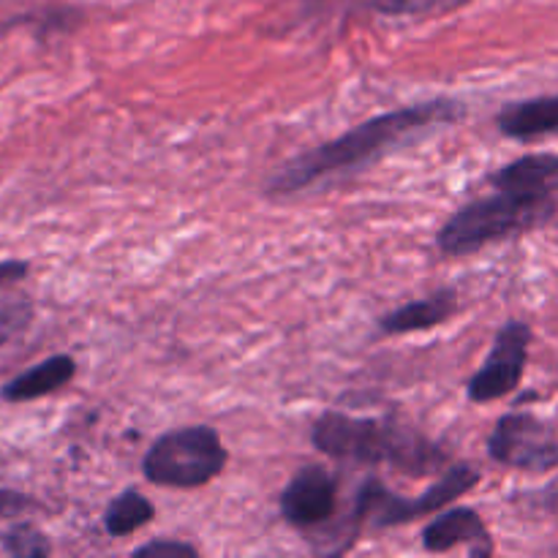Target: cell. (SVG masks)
I'll use <instances>...</instances> for the list:
<instances>
[{"label":"cell","instance_id":"13","mask_svg":"<svg viewBox=\"0 0 558 558\" xmlns=\"http://www.w3.org/2000/svg\"><path fill=\"white\" fill-rule=\"evenodd\" d=\"M499 191H521V194H554L558 189V156L556 153H532L507 163L494 178Z\"/></svg>","mask_w":558,"mask_h":558},{"label":"cell","instance_id":"18","mask_svg":"<svg viewBox=\"0 0 558 558\" xmlns=\"http://www.w3.org/2000/svg\"><path fill=\"white\" fill-rule=\"evenodd\" d=\"M25 507H31V499H25L22 494H14V490H0V518L16 515Z\"/></svg>","mask_w":558,"mask_h":558},{"label":"cell","instance_id":"4","mask_svg":"<svg viewBox=\"0 0 558 558\" xmlns=\"http://www.w3.org/2000/svg\"><path fill=\"white\" fill-rule=\"evenodd\" d=\"M227 466L223 441L210 425H189L169 430L147 450L142 472L161 488H202Z\"/></svg>","mask_w":558,"mask_h":558},{"label":"cell","instance_id":"16","mask_svg":"<svg viewBox=\"0 0 558 558\" xmlns=\"http://www.w3.org/2000/svg\"><path fill=\"white\" fill-rule=\"evenodd\" d=\"M33 322V305L25 298H0V349L27 330Z\"/></svg>","mask_w":558,"mask_h":558},{"label":"cell","instance_id":"11","mask_svg":"<svg viewBox=\"0 0 558 558\" xmlns=\"http://www.w3.org/2000/svg\"><path fill=\"white\" fill-rule=\"evenodd\" d=\"M499 131L510 140H537L558 131V96L526 98V101H512L496 118Z\"/></svg>","mask_w":558,"mask_h":558},{"label":"cell","instance_id":"8","mask_svg":"<svg viewBox=\"0 0 558 558\" xmlns=\"http://www.w3.org/2000/svg\"><path fill=\"white\" fill-rule=\"evenodd\" d=\"M338 505V485L322 466H305L281 494L283 521L298 529H314L330 521Z\"/></svg>","mask_w":558,"mask_h":558},{"label":"cell","instance_id":"19","mask_svg":"<svg viewBox=\"0 0 558 558\" xmlns=\"http://www.w3.org/2000/svg\"><path fill=\"white\" fill-rule=\"evenodd\" d=\"M25 276H27V262H20V259L0 262V283L20 281V278Z\"/></svg>","mask_w":558,"mask_h":558},{"label":"cell","instance_id":"17","mask_svg":"<svg viewBox=\"0 0 558 558\" xmlns=\"http://www.w3.org/2000/svg\"><path fill=\"white\" fill-rule=\"evenodd\" d=\"M136 558H196L199 550L189 543H180V539H153V543L142 545L134 550Z\"/></svg>","mask_w":558,"mask_h":558},{"label":"cell","instance_id":"3","mask_svg":"<svg viewBox=\"0 0 558 558\" xmlns=\"http://www.w3.org/2000/svg\"><path fill=\"white\" fill-rule=\"evenodd\" d=\"M556 216L554 194H521L499 191L458 210L439 232V248L450 256H466L494 240L529 232Z\"/></svg>","mask_w":558,"mask_h":558},{"label":"cell","instance_id":"9","mask_svg":"<svg viewBox=\"0 0 558 558\" xmlns=\"http://www.w3.org/2000/svg\"><path fill=\"white\" fill-rule=\"evenodd\" d=\"M423 545L430 554H447V550L461 548V545H466L472 556L494 554V539H490L483 518L469 507H456V510L445 512L434 523H428V529L423 532Z\"/></svg>","mask_w":558,"mask_h":558},{"label":"cell","instance_id":"10","mask_svg":"<svg viewBox=\"0 0 558 558\" xmlns=\"http://www.w3.org/2000/svg\"><path fill=\"white\" fill-rule=\"evenodd\" d=\"M458 308V298L452 289H439L425 300H412L401 308L390 311L379 319V330L385 336H407V332L430 330L436 325H445Z\"/></svg>","mask_w":558,"mask_h":558},{"label":"cell","instance_id":"12","mask_svg":"<svg viewBox=\"0 0 558 558\" xmlns=\"http://www.w3.org/2000/svg\"><path fill=\"white\" fill-rule=\"evenodd\" d=\"M76 374V363L69 354H54V357H47L44 363L33 365L25 374L14 376L9 385L3 387L0 398L9 403H25L36 401V398L49 396V392L60 390V387L69 385Z\"/></svg>","mask_w":558,"mask_h":558},{"label":"cell","instance_id":"2","mask_svg":"<svg viewBox=\"0 0 558 558\" xmlns=\"http://www.w3.org/2000/svg\"><path fill=\"white\" fill-rule=\"evenodd\" d=\"M311 441L325 456L338 461L390 463L403 474L423 477L445 463V452L423 434L396 420L352 417L343 412H325L314 425Z\"/></svg>","mask_w":558,"mask_h":558},{"label":"cell","instance_id":"1","mask_svg":"<svg viewBox=\"0 0 558 558\" xmlns=\"http://www.w3.org/2000/svg\"><path fill=\"white\" fill-rule=\"evenodd\" d=\"M463 112L466 109H463L461 101L436 98V101H423L417 107H403L396 109V112L376 114V118L354 125L347 134L336 136V140L325 142V145L314 147V150L300 153L298 158H292L270 180L267 191L272 196L298 194V191L308 189L311 183L327 178V174L347 172V169L360 167V163L374 161L381 153L396 147L398 142L409 140V136L420 134V131L430 129V125L456 123Z\"/></svg>","mask_w":558,"mask_h":558},{"label":"cell","instance_id":"7","mask_svg":"<svg viewBox=\"0 0 558 558\" xmlns=\"http://www.w3.org/2000/svg\"><path fill=\"white\" fill-rule=\"evenodd\" d=\"M529 347H532V327L521 319H512L496 332L494 349L483 368L469 379V401L490 403L510 396L523 379L529 360Z\"/></svg>","mask_w":558,"mask_h":558},{"label":"cell","instance_id":"6","mask_svg":"<svg viewBox=\"0 0 558 558\" xmlns=\"http://www.w3.org/2000/svg\"><path fill=\"white\" fill-rule=\"evenodd\" d=\"M477 483L480 472L472 463H456V466L447 469L445 477H441L434 488L425 490L420 499H401V496H396L392 490H387L385 485H376L368 501V523L376 529H387L417 521V518L423 515H434L436 510H441V507L452 505V501L461 499L463 494H469Z\"/></svg>","mask_w":558,"mask_h":558},{"label":"cell","instance_id":"5","mask_svg":"<svg viewBox=\"0 0 558 558\" xmlns=\"http://www.w3.org/2000/svg\"><path fill=\"white\" fill-rule=\"evenodd\" d=\"M488 452L501 466L518 472H554L558 469V434L550 423L529 412H510L496 423Z\"/></svg>","mask_w":558,"mask_h":558},{"label":"cell","instance_id":"14","mask_svg":"<svg viewBox=\"0 0 558 558\" xmlns=\"http://www.w3.org/2000/svg\"><path fill=\"white\" fill-rule=\"evenodd\" d=\"M153 515H156V507H153L150 499H145L140 490H123V494L107 507L104 526H107V532L112 534V537H129L136 529L150 523Z\"/></svg>","mask_w":558,"mask_h":558},{"label":"cell","instance_id":"15","mask_svg":"<svg viewBox=\"0 0 558 558\" xmlns=\"http://www.w3.org/2000/svg\"><path fill=\"white\" fill-rule=\"evenodd\" d=\"M3 548L9 556H20V558H41L52 554L49 539L44 537L36 526H31V523H20V526L9 529L3 537Z\"/></svg>","mask_w":558,"mask_h":558}]
</instances>
